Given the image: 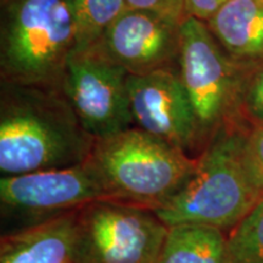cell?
Masks as SVG:
<instances>
[{
    "label": "cell",
    "mask_w": 263,
    "mask_h": 263,
    "mask_svg": "<svg viewBox=\"0 0 263 263\" xmlns=\"http://www.w3.org/2000/svg\"><path fill=\"white\" fill-rule=\"evenodd\" d=\"M93 144L62 89L2 82L3 176L74 166L89 157Z\"/></svg>",
    "instance_id": "6da1fadb"
},
{
    "label": "cell",
    "mask_w": 263,
    "mask_h": 263,
    "mask_svg": "<svg viewBox=\"0 0 263 263\" xmlns=\"http://www.w3.org/2000/svg\"><path fill=\"white\" fill-rule=\"evenodd\" d=\"M248 132L227 123L197 157L195 172L168 201L154 210L167 227L201 224L234 228L263 196L244 159Z\"/></svg>",
    "instance_id": "7a4b0ae2"
},
{
    "label": "cell",
    "mask_w": 263,
    "mask_h": 263,
    "mask_svg": "<svg viewBox=\"0 0 263 263\" xmlns=\"http://www.w3.org/2000/svg\"><path fill=\"white\" fill-rule=\"evenodd\" d=\"M76 38L71 0H0L2 82L62 89Z\"/></svg>",
    "instance_id": "3957f363"
},
{
    "label": "cell",
    "mask_w": 263,
    "mask_h": 263,
    "mask_svg": "<svg viewBox=\"0 0 263 263\" xmlns=\"http://www.w3.org/2000/svg\"><path fill=\"white\" fill-rule=\"evenodd\" d=\"M88 160L112 201L155 210L192 178L196 159L138 127L94 139Z\"/></svg>",
    "instance_id": "277c9868"
},
{
    "label": "cell",
    "mask_w": 263,
    "mask_h": 263,
    "mask_svg": "<svg viewBox=\"0 0 263 263\" xmlns=\"http://www.w3.org/2000/svg\"><path fill=\"white\" fill-rule=\"evenodd\" d=\"M178 72L201 139L210 140L240 105L242 87L252 68L227 54L205 21L185 17L180 25Z\"/></svg>",
    "instance_id": "5b68a950"
},
{
    "label": "cell",
    "mask_w": 263,
    "mask_h": 263,
    "mask_svg": "<svg viewBox=\"0 0 263 263\" xmlns=\"http://www.w3.org/2000/svg\"><path fill=\"white\" fill-rule=\"evenodd\" d=\"M167 230L150 209L90 203L78 211V263H157Z\"/></svg>",
    "instance_id": "8992f818"
},
{
    "label": "cell",
    "mask_w": 263,
    "mask_h": 263,
    "mask_svg": "<svg viewBox=\"0 0 263 263\" xmlns=\"http://www.w3.org/2000/svg\"><path fill=\"white\" fill-rule=\"evenodd\" d=\"M128 72L99 49L72 52L62 91L84 130L94 139L132 127Z\"/></svg>",
    "instance_id": "52a82bcc"
},
{
    "label": "cell",
    "mask_w": 263,
    "mask_h": 263,
    "mask_svg": "<svg viewBox=\"0 0 263 263\" xmlns=\"http://www.w3.org/2000/svg\"><path fill=\"white\" fill-rule=\"evenodd\" d=\"M0 200L11 211L66 213L99 201H112L89 160L74 166L35 171L0 179Z\"/></svg>",
    "instance_id": "ba28073f"
},
{
    "label": "cell",
    "mask_w": 263,
    "mask_h": 263,
    "mask_svg": "<svg viewBox=\"0 0 263 263\" xmlns=\"http://www.w3.org/2000/svg\"><path fill=\"white\" fill-rule=\"evenodd\" d=\"M133 124L189 153L201 143L197 121L178 66L128 76Z\"/></svg>",
    "instance_id": "9c48e42d"
},
{
    "label": "cell",
    "mask_w": 263,
    "mask_h": 263,
    "mask_svg": "<svg viewBox=\"0 0 263 263\" xmlns=\"http://www.w3.org/2000/svg\"><path fill=\"white\" fill-rule=\"evenodd\" d=\"M182 21L127 9L98 43L104 55L129 72L145 74L178 64Z\"/></svg>",
    "instance_id": "30bf717a"
},
{
    "label": "cell",
    "mask_w": 263,
    "mask_h": 263,
    "mask_svg": "<svg viewBox=\"0 0 263 263\" xmlns=\"http://www.w3.org/2000/svg\"><path fill=\"white\" fill-rule=\"evenodd\" d=\"M80 210L3 236L0 263H78Z\"/></svg>",
    "instance_id": "8fae6325"
},
{
    "label": "cell",
    "mask_w": 263,
    "mask_h": 263,
    "mask_svg": "<svg viewBox=\"0 0 263 263\" xmlns=\"http://www.w3.org/2000/svg\"><path fill=\"white\" fill-rule=\"evenodd\" d=\"M206 24L235 62L249 68L263 62V0H229Z\"/></svg>",
    "instance_id": "7c38bea8"
},
{
    "label": "cell",
    "mask_w": 263,
    "mask_h": 263,
    "mask_svg": "<svg viewBox=\"0 0 263 263\" xmlns=\"http://www.w3.org/2000/svg\"><path fill=\"white\" fill-rule=\"evenodd\" d=\"M157 263H233L222 230L201 224L168 227Z\"/></svg>",
    "instance_id": "4fadbf2b"
},
{
    "label": "cell",
    "mask_w": 263,
    "mask_h": 263,
    "mask_svg": "<svg viewBox=\"0 0 263 263\" xmlns=\"http://www.w3.org/2000/svg\"><path fill=\"white\" fill-rule=\"evenodd\" d=\"M71 3L77 27L74 51L97 47L105 32L128 9L126 0H71Z\"/></svg>",
    "instance_id": "5bb4252c"
},
{
    "label": "cell",
    "mask_w": 263,
    "mask_h": 263,
    "mask_svg": "<svg viewBox=\"0 0 263 263\" xmlns=\"http://www.w3.org/2000/svg\"><path fill=\"white\" fill-rule=\"evenodd\" d=\"M228 249L233 263H263V196L233 228Z\"/></svg>",
    "instance_id": "9a60e30c"
},
{
    "label": "cell",
    "mask_w": 263,
    "mask_h": 263,
    "mask_svg": "<svg viewBox=\"0 0 263 263\" xmlns=\"http://www.w3.org/2000/svg\"><path fill=\"white\" fill-rule=\"evenodd\" d=\"M240 106L256 126L263 124V62L249 72L242 87Z\"/></svg>",
    "instance_id": "2e32d148"
},
{
    "label": "cell",
    "mask_w": 263,
    "mask_h": 263,
    "mask_svg": "<svg viewBox=\"0 0 263 263\" xmlns=\"http://www.w3.org/2000/svg\"><path fill=\"white\" fill-rule=\"evenodd\" d=\"M244 159L250 177L263 195V124L246 133Z\"/></svg>",
    "instance_id": "e0dca14e"
},
{
    "label": "cell",
    "mask_w": 263,
    "mask_h": 263,
    "mask_svg": "<svg viewBox=\"0 0 263 263\" xmlns=\"http://www.w3.org/2000/svg\"><path fill=\"white\" fill-rule=\"evenodd\" d=\"M127 8L132 10L155 12V14L184 20V0H126Z\"/></svg>",
    "instance_id": "ac0fdd59"
},
{
    "label": "cell",
    "mask_w": 263,
    "mask_h": 263,
    "mask_svg": "<svg viewBox=\"0 0 263 263\" xmlns=\"http://www.w3.org/2000/svg\"><path fill=\"white\" fill-rule=\"evenodd\" d=\"M229 0H184V18L195 17L209 21Z\"/></svg>",
    "instance_id": "d6986e66"
}]
</instances>
